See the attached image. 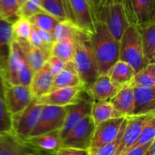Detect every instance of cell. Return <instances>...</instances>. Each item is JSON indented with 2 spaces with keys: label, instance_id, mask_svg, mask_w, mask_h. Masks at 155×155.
I'll return each instance as SVG.
<instances>
[{
  "label": "cell",
  "instance_id": "6da1fadb",
  "mask_svg": "<svg viewBox=\"0 0 155 155\" xmlns=\"http://www.w3.org/2000/svg\"><path fill=\"white\" fill-rule=\"evenodd\" d=\"M90 43L98 73L107 74L114 64L119 60L120 42L112 37L103 23L98 21L95 32L90 35Z\"/></svg>",
  "mask_w": 155,
  "mask_h": 155
},
{
  "label": "cell",
  "instance_id": "7a4b0ae2",
  "mask_svg": "<svg viewBox=\"0 0 155 155\" xmlns=\"http://www.w3.org/2000/svg\"><path fill=\"white\" fill-rule=\"evenodd\" d=\"M74 40L75 50L72 62L86 90L99 75L98 66L91 46L90 34L81 31Z\"/></svg>",
  "mask_w": 155,
  "mask_h": 155
},
{
  "label": "cell",
  "instance_id": "3957f363",
  "mask_svg": "<svg viewBox=\"0 0 155 155\" xmlns=\"http://www.w3.org/2000/svg\"><path fill=\"white\" fill-rule=\"evenodd\" d=\"M96 15L98 22L103 23L112 37L120 42L130 25L123 0H105L98 9Z\"/></svg>",
  "mask_w": 155,
  "mask_h": 155
},
{
  "label": "cell",
  "instance_id": "277c9868",
  "mask_svg": "<svg viewBox=\"0 0 155 155\" xmlns=\"http://www.w3.org/2000/svg\"><path fill=\"white\" fill-rule=\"evenodd\" d=\"M119 60L127 62L135 73L145 68L148 64L144 56L139 29L130 24L120 40Z\"/></svg>",
  "mask_w": 155,
  "mask_h": 155
},
{
  "label": "cell",
  "instance_id": "5b68a950",
  "mask_svg": "<svg viewBox=\"0 0 155 155\" xmlns=\"http://www.w3.org/2000/svg\"><path fill=\"white\" fill-rule=\"evenodd\" d=\"M63 2L68 21L83 31L92 34L98 20L89 0H63Z\"/></svg>",
  "mask_w": 155,
  "mask_h": 155
},
{
  "label": "cell",
  "instance_id": "8992f818",
  "mask_svg": "<svg viewBox=\"0 0 155 155\" xmlns=\"http://www.w3.org/2000/svg\"><path fill=\"white\" fill-rule=\"evenodd\" d=\"M95 129V122L91 115H86L61 140V147L89 150Z\"/></svg>",
  "mask_w": 155,
  "mask_h": 155
},
{
  "label": "cell",
  "instance_id": "52a82bcc",
  "mask_svg": "<svg viewBox=\"0 0 155 155\" xmlns=\"http://www.w3.org/2000/svg\"><path fill=\"white\" fill-rule=\"evenodd\" d=\"M66 112L67 106L43 105L37 123L28 138L56 131L60 132L64 122Z\"/></svg>",
  "mask_w": 155,
  "mask_h": 155
},
{
  "label": "cell",
  "instance_id": "ba28073f",
  "mask_svg": "<svg viewBox=\"0 0 155 155\" xmlns=\"http://www.w3.org/2000/svg\"><path fill=\"white\" fill-rule=\"evenodd\" d=\"M43 105L33 101L24 110L12 115V132L21 139L26 141L30 137L38 122Z\"/></svg>",
  "mask_w": 155,
  "mask_h": 155
},
{
  "label": "cell",
  "instance_id": "9c48e42d",
  "mask_svg": "<svg viewBox=\"0 0 155 155\" xmlns=\"http://www.w3.org/2000/svg\"><path fill=\"white\" fill-rule=\"evenodd\" d=\"M154 0H123L130 24L138 27L154 22Z\"/></svg>",
  "mask_w": 155,
  "mask_h": 155
},
{
  "label": "cell",
  "instance_id": "30bf717a",
  "mask_svg": "<svg viewBox=\"0 0 155 155\" xmlns=\"http://www.w3.org/2000/svg\"><path fill=\"white\" fill-rule=\"evenodd\" d=\"M84 91L83 86L52 89L39 98L34 99L37 104L51 105L56 106H68L74 104L82 98Z\"/></svg>",
  "mask_w": 155,
  "mask_h": 155
},
{
  "label": "cell",
  "instance_id": "8fae6325",
  "mask_svg": "<svg viewBox=\"0 0 155 155\" xmlns=\"http://www.w3.org/2000/svg\"><path fill=\"white\" fill-rule=\"evenodd\" d=\"M3 96L12 115L24 110L34 99L29 86L23 84L6 85L4 88Z\"/></svg>",
  "mask_w": 155,
  "mask_h": 155
},
{
  "label": "cell",
  "instance_id": "7c38bea8",
  "mask_svg": "<svg viewBox=\"0 0 155 155\" xmlns=\"http://www.w3.org/2000/svg\"><path fill=\"white\" fill-rule=\"evenodd\" d=\"M155 112L142 115H130L127 117V124L123 133L120 143L116 155H122L133 147L137 141L144 125Z\"/></svg>",
  "mask_w": 155,
  "mask_h": 155
},
{
  "label": "cell",
  "instance_id": "4fadbf2b",
  "mask_svg": "<svg viewBox=\"0 0 155 155\" xmlns=\"http://www.w3.org/2000/svg\"><path fill=\"white\" fill-rule=\"evenodd\" d=\"M124 119L125 117L111 119L95 126L89 148L100 147L114 141L119 135Z\"/></svg>",
  "mask_w": 155,
  "mask_h": 155
},
{
  "label": "cell",
  "instance_id": "5bb4252c",
  "mask_svg": "<svg viewBox=\"0 0 155 155\" xmlns=\"http://www.w3.org/2000/svg\"><path fill=\"white\" fill-rule=\"evenodd\" d=\"M92 100L82 97L79 101L67 106L66 115L63 126L59 132L61 140L71 130L73 127L86 115H90Z\"/></svg>",
  "mask_w": 155,
  "mask_h": 155
},
{
  "label": "cell",
  "instance_id": "9a60e30c",
  "mask_svg": "<svg viewBox=\"0 0 155 155\" xmlns=\"http://www.w3.org/2000/svg\"><path fill=\"white\" fill-rule=\"evenodd\" d=\"M0 155H44L12 132L0 134Z\"/></svg>",
  "mask_w": 155,
  "mask_h": 155
},
{
  "label": "cell",
  "instance_id": "2e32d148",
  "mask_svg": "<svg viewBox=\"0 0 155 155\" xmlns=\"http://www.w3.org/2000/svg\"><path fill=\"white\" fill-rule=\"evenodd\" d=\"M118 90L107 74H100L95 81L84 91L92 101H101L110 100Z\"/></svg>",
  "mask_w": 155,
  "mask_h": 155
},
{
  "label": "cell",
  "instance_id": "e0dca14e",
  "mask_svg": "<svg viewBox=\"0 0 155 155\" xmlns=\"http://www.w3.org/2000/svg\"><path fill=\"white\" fill-rule=\"evenodd\" d=\"M155 88H133L134 105L132 115L155 112Z\"/></svg>",
  "mask_w": 155,
  "mask_h": 155
},
{
  "label": "cell",
  "instance_id": "ac0fdd59",
  "mask_svg": "<svg viewBox=\"0 0 155 155\" xmlns=\"http://www.w3.org/2000/svg\"><path fill=\"white\" fill-rule=\"evenodd\" d=\"M24 61L25 57L21 45L18 41L14 40L11 44L10 52L8 59L5 86L8 84H18V73Z\"/></svg>",
  "mask_w": 155,
  "mask_h": 155
},
{
  "label": "cell",
  "instance_id": "d6986e66",
  "mask_svg": "<svg viewBox=\"0 0 155 155\" xmlns=\"http://www.w3.org/2000/svg\"><path fill=\"white\" fill-rule=\"evenodd\" d=\"M13 40L12 22L7 20L0 19V68L2 73L5 85L8 59L10 52L11 44Z\"/></svg>",
  "mask_w": 155,
  "mask_h": 155
},
{
  "label": "cell",
  "instance_id": "ffe728a7",
  "mask_svg": "<svg viewBox=\"0 0 155 155\" xmlns=\"http://www.w3.org/2000/svg\"><path fill=\"white\" fill-rule=\"evenodd\" d=\"M26 141L32 147L44 155H54L61 147L59 131L30 138Z\"/></svg>",
  "mask_w": 155,
  "mask_h": 155
},
{
  "label": "cell",
  "instance_id": "44dd1931",
  "mask_svg": "<svg viewBox=\"0 0 155 155\" xmlns=\"http://www.w3.org/2000/svg\"><path fill=\"white\" fill-rule=\"evenodd\" d=\"M54 77L48 69L47 62L42 68L33 73L29 88L34 99L49 92L52 88Z\"/></svg>",
  "mask_w": 155,
  "mask_h": 155
},
{
  "label": "cell",
  "instance_id": "7402d4cb",
  "mask_svg": "<svg viewBox=\"0 0 155 155\" xmlns=\"http://www.w3.org/2000/svg\"><path fill=\"white\" fill-rule=\"evenodd\" d=\"M109 101L122 116H130L133 113L134 105L133 88L131 84L122 87Z\"/></svg>",
  "mask_w": 155,
  "mask_h": 155
},
{
  "label": "cell",
  "instance_id": "603a6c76",
  "mask_svg": "<svg viewBox=\"0 0 155 155\" xmlns=\"http://www.w3.org/2000/svg\"><path fill=\"white\" fill-rule=\"evenodd\" d=\"M134 70L124 61L118 60L108 70L107 74L112 83L120 89L122 87L130 84L135 75Z\"/></svg>",
  "mask_w": 155,
  "mask_h": 155
},
{
  "label": "cell",
  "instance_id": "cb8c5ba5",
  "mask_svg": "<svg viewBox=\"0 0 155 155\" xmlns=\"http://www.w3.org/2000/svg\"><path fill=\"white\" fill-rule=\"evenodd\" d=\"M18 43L21 45L26 61L33 73L42 68L46 64L49 55L40 49L31 46L28 41Z\"/></svg>",
  "mask_w": 155,
  "mask_h": 155
},
{
  "label": "cell",
  "instance_id": "d4e9b609",
  "mask_svg": "<svg viewBox=\"0 0 155 155\" xmlns=\"http://www.w3.org/2000/svg\"><path fill=\"white\" fill-rule=\"evenodd\" d=\"M139 29L145 61L147 64L155 63V21Z\"/></svg>",
  "mask_w": 155,
  "mask_h": 155
},
{
  "label": "cell",
  "instance_id": "484cf974",
  "mask_svg": "<svg viewBox=\"0 0 155 155\" xmlns=\"http://www.w3.org/2000/svg\"><path fill=\"white\" fill-rule=\"evenodd\" d=\"M90 115L95 126L106 120L124 117L114 109L109 100L92 102Z\"/></svg>",
  "mask_w": 155,
  "mask_h": 155
},
{
  "label": "cell",
  "instance_id": "4316f807",
  "mask_svg": "<svg viewBox=\"0 0 155 155\" xmlns=\"http://www.w3.org/2000/svg\"><path fill=\"white\" fill-rule=\"evenodd\" d=\"M77 86H83V84L79 78L73 62H67L64 69L60 74L54 78L51 90Z\"/></svg>",
  "mask_w": 155,
  "mask_h": 155
},
{
  "label": "cell",
  "instance_id": "83f0119b",
  "mask_svg": "<svg viewBox=\"0 0 155 155\" xmlns=\"http://www.w3.org/2000/svg\"><path fill=\"white\" fill-rule=\"evenodd\" d=\"M75 38L65 36L54 41L51 48V56H56L65 62H72L75 50Z\"/></svg>",
  "mask_w": 155,
  "mask_h": 155
},
{
  "label": "cell",
  "instance_id": "f1b7e54d",
  "mask_svg": "<svg viewBox=\"0 0 155 155\" xmlns=\"http://www.w3.org/2000/svg\"><path fill=\"white\" fill-rule=\"evenodd\" d=\"M130 84L133 88H155V63L148 64L135 74Z\"/></svg>",
  "mask_w": 155,
  "mask_h": 155
},
{
  "label": "cell",
  "instance_id": "f546056e",
  "mask_svg": "<svg viewBox=\"0 0 155 155\" xmlns=\"http://www.w3.org/2000/svg\"><path fill=\"white\" fill-rule=\"evenodd\" d=\"M29 21H30L32 25L36 28L50 32L51 33H53L56 25L59 22L57 18L43 12H40L34 15L29 18Z\"/></svg>",
  "mask_w": 155,
  "mask_h": 155
},
{
  "label": "cell",
  "instance_id": "4dcf8cb0",
  "mask_svg": "<svg viewBox=\"0 0 155 155\" xmlns=\"http://www.w3.org/2000/svg\"><path fill=\"white\" fill-rule=\"evenodd\" d=\"M31 30L32 24L27 18L18 17L14 22H12L14 40L18 42L28 41Z\"/></svg>",
  "mask_w": 155,
  "mask_h": 155
},
{
  "label": "cell",
  "instance_id": "1f68e13d",
  "mask_svg": "<svg viewBox=\"0 0 155 155\" xmlns=\"http://www.w3.org/2000/svg\"><path fill=\"white\" fill-rule=\"evenodd\" d=\"M41 10L57 18L59 21L68 20L63 0H41Z\"/></svg>",
  "mask_w": 155,
  "mask_h": 155
},
{
  "label": "cell",
  "instance_id": "d6a6232c",
  "mask_svg": "<svg viewBox=\"0 0 155 155\" xmlns=\"http://www.w3.org/2000/svg\"><path fill=\"white\" fill-rule=\"evenodd\" d=\"M126 124H127V117H125L124 122H123L117 138L109 144H104V145L100 146V147L89 148V155H116L118 146L120 143L123 133L125 129Z\"/></svg>",
  "mask_w": 155,
  "mask_h": 155
},
{
  "label": "cell",
  "instance_id": "836d02e7",
  "mask_svg": "<svg viewBox=\"0 0 155 155\" xmlns=\"http://www.w3.org/2000/svg\"><path fill=\"white\" fill-rule=\"evenodd\" d=\"M81 31L83 30L78 28L70 21L66 20V21H59L58 23L52 34L54 36V40L55 41L65 36H71L75 38Z\"/></svg>",
  "mask_w": 155,
  "mask_h": 155
},
{
  "label": "cell",
  "instance_id": "e575fe53",
  "mask_svg": "<svg viewBox=\"0 0 155 155\" xmlns=\"http://www.w3.org/2000/svg\"><path fill=\"white\" fill-rule=\"evenodd\" d=\"M154 140H155V114H153L144 125L137 141L132 148L148 144Z\"/></svg>",
  "mask_w": 155,
  "mask_h": 155
},
{
  "label": "cell",
  "instance_id": "d590c367",
  "mask_svg": "<svg viewBox=\"0 0 155 155\" xmlns=\"http://www.w3.org/2000/svg\"><path fill=\"white\" fill-rule=\"evenodd\" d=\"M20 4L18 0H0V18L14 22L18 18Z\"/></svg>",
  "mask_w": 155,
  "mask_h": 155
},
{
  "label": "cell",
  "instance_id": "8d00e7d4",
  "mask_svg": "<svg viewBox=\"0 0 155 155\" xmlns=\"http://www.w3.org/2000/svg\"><path fill=\"white\" fill-rule=\"evenodd\" d=\"M12 115L5 101L3 93L0 92V134L12 132Z\"/></svg>",
  "mask_w": 155,
  "mask_h": 155
},
{
  "label": "cell",
  "instance_id": "74e56055",
  "mask_svg": "<svg viewBox=\"0 0 155 155\" xmlns=\"http://www.w3.org/2000/svg\"><path fill=\"white\" fill-rule=\"evenodd\" d=\"M40 12H42L41 0H26L20 6L18 17H22L29 19Z\"/></svg>",
  "mask_w": 155,
  "mask_h": 155
},
{
  "label": "cell",
  "instance_id": "f35d334b",
  "mask_svg": "<svg viewBox=\"0 0 155 155\" xmlns=\"http://www.w3.org/2000/svg\"><path fill=\"white\" fill-rule=\"evenodd\" d=\"M47 65L51 75L54 78L64 69L67 62L56 56H50L47 60Z\"/></svg>",
  "mask_w": 155,
  "mask_h": 155
},
{
  "label": "cell",
  "instance_id": "ab89813d",
  "mask_svg": "<svg viewBox=\"0 0 155 155\" xmlns=\"http://www.w3.org/2000/svg\"><path fill=\"white\" fill-rule=\"evenodd\" d=\"M54 155H89V150L60 147Z\"/></svg>",
  "mask_w": 155,
  "mask_h": 155
},
{
  "label": "cell",
  "instance_id": "60d3db41",
  "mask_svg": "<svg viewBox=\"0 0 155 155\" xmlns=\"http://www.w3.org/2000/svg\"><path fill=\"white\" fill-rule=\"evenodd\" d=\"M152 141H151V142H152ZM151 142L146 144H144V145L142 146H139V147H133V148L129 150L128 151L125 152V153L122 155H143L144 153L145 152V150L148 148V147H149Z\"/></svg>",
  "mask_w": 155,
  "mask_h": 155
},
{
  "label": "cell",
  "instance_id": "b9f144b4",
  "mask_svg": "<svg viewBox=\"0 0 155 155\" xmlns=\"http://www.w3.org/2000/svg\"><path fill=\"white\" fill-rule=\"evenodd\" d=\"M104 1H105V0H89V2H90V4L92 5V6L93 7L95 13H96L97 11H98V9H99L100 6L103 4V2H104Z\"/></svg>",
  "mask_w": 155,
  "mask_h": 155
},
{
  "label": "cell",
  "instance_id": "7bdbcfd3",
  "mask_svg": "<svg viewBox=\"0 0 155 155\" xmlns=\"http://www.w3.org/2000/svg\"><path fill=\"white\" fill-rule=\"evenodd\" d=\"M4 79H3L2 73L1 68H0V92L3 93V91H4Z\"/></svg>",
  "mask_w": 155,
  "mask_h": 155
},
{
  "label": "cell",
  "instance_id": "ee69618b",
  "mask_svg": "<svg viewBox=\"0 0 155 155\" xmlns=\"http://www.w3.org/2000/svg\"><path fill=\"white\" fill-rule=\"evenodd\" d=\"M26 0H18V2H19V4H20V6H21V5L22 4L23 2H25Z\"/></svg>",
  "mask_w": 155,
  "mask_h": 155
},
{
  "label": "cell",
  "instance_id": "f6af8a7d",
  "mask_svg": "<svg viewBox=\"0 0 155 155\" xmlns=\"http://www.w3.org/2000/svg\"><path fill=\"white\" fill-rule=\"evenodd\" d=\"M0 19H1V18H0Z\"/></svg>",
  "mask_w": 155,
  "mask_h": 155
}]
</instances>
